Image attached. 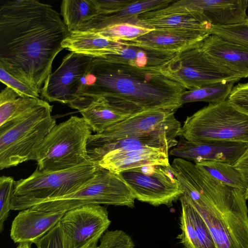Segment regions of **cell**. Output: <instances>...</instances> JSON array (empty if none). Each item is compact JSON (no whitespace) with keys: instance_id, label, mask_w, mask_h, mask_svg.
Segmentation results:
<instances>
[{"instance_id":"6da1fadb","label":"cell","mask_w":248,"mask_h":248,"mask_svg":"<svg viewBox=\"0 0 248 248\" xmlns=\"http://www.w3.org/2000/svg\"><path fill=\"white\" fill-rule=\"evenodd\" d=\"M70 32L49 4L36 0L7 1L0 6V65L41 93Z\"/></svg>"},{"instance_id":"7a4b0ae2","label":"cell","mask_w":248,"mask_h":248,"mask_svg":"<svg viewBox=\"0 0 248 248\" xmlns=\"http://www.w3.org/2000/svg\"><path fill=\"white\" fill-rule=\"evenodd\" d=\"M186 90L165 68H140L93 58L81 97L104 98L130 114L157 109L175 112L183 105Z\"/></svg>"},{"instance_id":"3957f363","label":"cell","mask_w":248,"mask_h":248,"mask_svg":"<svg viewBox=\"0 0 248 248\" xmlns=\"http://www.w3.org/2000/svg\"><path fill=\"white\" fill-rule=\"evenodd\" d=\"M189 203L206 224L217 248H248V208L245 193L197 169L180 181Z\"/></svg>"},{"instance_id":"277c9868","label":"cell","mask_w":248,"mask_h":248,"mask_svg":"<svg viewBox=\"0 0 248 248\" xmlns=\"http://www.w3.org/2000/svg\"><path fill=\"white\" fill-rule=\"evenodd\" d=\"M53 106L42 100L22 115L0 126V169L35 160L44 139L56 124Z\"/></svg>"},{"instance_id":"5b68a950","label":"cell","mask_w":248,"mask_h":248,"mask_svg":"<svg viewBox=\"0 0 248 248\" xmlns=\"http://www.w3.org/2000/svg\"><path fill=\"white\" fill-rule=\"evenodd\" d=\"M100 168L91 160L57 171H41L37 167L28 177L15 181L11 210L21 211L75 192L93 178Z\"/></svg>"},{"instance_id":"8992f818","label":"cell","mask_w":248,"mask_h":248,"mask_svg":"<svg viewBox=\"0 0 248 248\" xmlns=\"http://www.w3.org/2000/svg\"><path fill=\"white\" fill-rule=\"evenodd\" d=\"M180 136L196 142L248 143V115L227 99L209 104L186 117L181 126Z\"/></svg>"},{"instance_id":"52a82bcc","label":"cell","mask_w":248,"mask_h":248,"mask_svg":"<svg viewBox=\"0 0 248 248\" xmlns=\"http://www.w3.org/2000/svg\"><path fill=\"white\" fill-rule=\"evenodd\" d=\"M92 132L84 119L77 116L56 124L38 150V169L45 171L63 170L90 160L87 144Z\"/></svg>"},{"instance_id":"ba28073f","label":"cell","mask_w":248,"mask_h":248,"mask_svg":"<svg viewBox=\"0 0 248 248\" xmlns=\"http://www.w3.org/2000/svg\"><path fill=\"white\" fill-rule=\"evenodd\" d=\"M135 198L121 173L101 168L89 182L77 191L31 208L45 211L66 212L89 204L133 208Z\"/></svg>"},{"instance_id":"9c48e42d","label":"cell","mask_w":248,"mask_h":248,"mask_svg":"<svg viewBox=\"0 0 248 248\" xmlns=\"http://www.w3.org/2000/svg\"><path fill=\"white\" fill-rule=\"evenodd\" d=\"M201 43L176 53L164 68L186 90L220 82L235 83L242 78L206 53Z\"/></svg>"},{"instance_id":"30bf717a","label":"cell","mask_w":248,"mask_h":248,"mask_svg":"<svg viewBox=\"0 0 248 248\" xmlns=\"http://www.w3.org/2000/svg\"><path fill=\"white\" fill-rule=\"evenodd\" d=\"M120 173L135 199L155 206L170 207L183 194L170 165L145 166Z\"/></svg>"},{"instance_id":"8fae6325","label":"cell","mask_w":248,"mask_h":248,"mask_svg":"<svg viewBox=\"0 0 248 248\" xmlns=\"http://www.w3.org/2000/svg\"><path fill=\"white\" fill-rule=\"evenodd\" d=\"M93 58L71 52L58 68L46 79L41 96L48 102L67 104L74 108L81 99V92L86 83Z\"/></svg>"},{"instance_id":"7c38bea8","label":"cell","mask_w":248,"mask_h":248,"mask_svg":"<svg viewBox=\"0 0 248 248\" xmlns=\"http://www.w3.org/2000/svg\"><path fill=\"white\" fill-rule=\"evenodd\" d=\"M175 112L157 109L133 114L104 132L92 134L88 139L87 144L158 134L179 137L182 125L175 117Z\"/></svg>"},{"instance_id":"4fadbf2b","label":"cell","mask_w":248,"mask_h":248,"mask_svg":"<svg viewBox=\"0 0 248 248\" xmlns=\"http://www.w3.org/2000/svg\"><path fill=\"white\" fill-rule=\"evenodd\" d=\"M60 223L65 248H88L97 246L111 221L106 207L89 204L66 211Z\"/></svg>"},{"instance_id":"5bb4252c","label":"cell","mask_w":248,"mask_h":248,"mask_svg":"<svg viewBox=\"0 0 248 248\" xmlns=\"http://www.w3.org/2000/svg\"><path fill=\"white\" fill-rule=\"evenodd\" d=\"M177 144L169 155L186 160L200 162L204 161L222 162L234 165L248 148V143L236 142L210 141H191L180 136Z\"/></svg>"},{"instance_id":"9a60e30c","label":"cell","mask_w":248,"mask_h":248,"mask_svg":"<svg viewBox=\"0 0 248 248\" xmlns=\"http://www.w3.org/2000/svg\"><path fill=\"white\" fill-rule=\"evenodd\" d=\"M171 3L163 8L138 15L132 24L154 30H197L210 32L212 25L202 13Z\"/></svg>"},{"instance_id":"2e32d148","label":"cell","mask_w":248,"mask_h":248,"mask_svg":"<svg viewBox=\"0 0 248 248\" xmlns=\"http://www.w3.org/2000/svg\"><path fill=\"white\" fill-rule=\"evenodd\" d=\"M175 54L121 40L104 49L97 58L140 68L163 69Z\"/></svg>"},{"instance_id":"e0dca14e","label":"cell","mask_w":248,"mask_h":248,"mask_svg":"<svg viewBox=\"0 0 248 248\" xmlns=\"http://www.w3.org/2000/svg\"><path fill=\"white\" fill-rule=\"evenodd\" d=\"M171 4L201 12L212 26L238 24L248 16V0H181Z\"/></svg>"},{"instance_id":"ac0fdd59","label":"cell","mask_w":248,"mask_h":248,"mask_svg":"<svg viewBox=\"0 0 248 248\" xmlns=\"http://www.w3.org/2000/svg\"><path fill=\"white\" fill-rule=\"evenodd\" d=\"M65 213L31 207L21 210L12 222L11 238L16 243H35L61 220Z\"/></svg>"},{"instance_id":"d6986e66","label":"cell","mask_w":248,"mask_h":248,"mask_svg":"<svg viewBox=\"0 0 248 248\" xmlns=\"http://www.w3.org/2000/svg\"><path fill=\"white\" fill-rule=\"evenodd\" d=\"M169 152L162 148L149 147L116 150L106 154L98 164L102 168L119 173L145 166H169Z\"/></svg>"},{"instance_id":"ffe728a7","label":"cell","mask_w":248,"mask_h":248,"mask_svg":"<svg viewBox=\"0 0 248 248\" xmlns=\"http://www.w3.org/2000/svg\"><path fill=\"white\" fill-rule=\"evenodd\" d=\"M210 35L206 30H153L131 40L134 44L166 52L176 53L202 42Z\"/></svg>"},{"instance_id":"44dd1931","label":"cell","mask_w":248,"mask_h":248,"mask_svg":"<svg viewBox=\"0 0 248 248\" xmlns=\"http://www.w3.org/2000/svg\"><path fill=\"white\" fill-rule=\"evenodd\" d=\"M176 136L158 134L137 138H126L110 141L87 144L88 156L91 160L98 163L108 153L116 150H126L140 147L162 148L169 151L178 143Z\"/></svg>"},{"instance_id":"7402d4cb","label":"cell","mask_w":248,"mask_h":248,"mask_svg":"<svg viewBox=\"0 0 248 248\" xmlns=\"http://www.w3.org/2000/svg\"><path fill=\"white\" fill-rule=\"evenodd\" d=\"M200 46L213 59L242 78H248V49L212 34L206 37Z\"/></svg>"},{"instance_id":"603a6c76","label":"cell","mask_w":248,"mask_h":248,"mask_svg":"<svg viewBox=\"0 0 248 248\" xmlns=\"http://www.w3.org/2000/svg\"><path fill=\"white\" fill-rule=\"evenodd\" d=\"M79 111L96 133L104 132L132 115L118 109L102 97L85 100Z\"/></svg>"},{"instance_id":"cb8c5ba5","label":"cell","mask_w":248,"mask_h":248,"mask_svg":"<svg viewBox=\"0 0 248 248\" xmlns=\"http://www.w3.org/2000/svg\"><path fill=\"white\" fill-rule=\"evenodd\" d=\"M172 0H132L126 5L111 13L100 15L80 31L97 28L122 23H133L138 15L163 8L174 2Z\"/></svg>"},{"instance_id":"d4e9b609","label":"cell","mask_w":248,"mask_h":248,"mask_svg":"<svg viewBox=\"0 0 248 248\" xmlns=\"http://www.w3.org/2000/svg\"><path fill=\"white\" fill-rule=\"evenodd\" d=\"M63 21L70 32L80 31L99 16L96 0H63L61 4Z\"/></svg>"},{"instance_id":"484cf974","label":"cell","mask_w":248,"mask_h":248,"mask_svg":"<svg viewBox=\"0 0 248 248\" xmlns=\"http://www.w3.org/2000/svg\"><path fill=\"white\" fill-rule=\"evenodd\" d=\"M42 100L20 97L13 89L6 86L0 93V126L27 112Z\"/></svg>"},{"instance_id":"4316f807","label":"cell","mask_w":248,"mask_h":248,"mask_svg":"<svg viewBox=\"0 0 248 248\" xmlns=\"http://www.w3.org/2000/svg\"><path fill=\"white\" fill-rule=\"evenodd\" d=\"M196 166L213 178L224 184L245 192L247 186L240 172L233 165L229 163L204 161L194 163Z\"/></svg>"},{"instance_id":"83f0119b","label":"cell","mask_w":248,"mask_h":248,"mask_svg":"<svg viewBox=\"0 0 248 248\" xmlns=\"http://www.w3.org/2000/svg\"><path fill=\"white\" fill-rule=\"evenodd\" d=\"M234 84L233 82H220L197 89L186 90L181 98L182 104L194 102L213 104L223 101L228 99Z\"/></svg>"},{"instance_id":"f1b7e54d","label":"cell","mask_w":248,"mask_h":248,"mask_svg":"<svg viewBox=\"0 0 248 248\" xmlns=\"http://www.w3.org/2000/svg\"><path fill=\"white\" fill-rule=\"evenodd\" d=\"M153 30L130 23H122L85 31H93L112 41L118 42L135 39Z\"/></svg>"},{"instance_id":"f546056e","label":"cell","mask_w":248,"mask_h":248,"mask_svg":"<svg viewBox=\"0 0 248 248\" xmlns=\"http://www.w3.org/2000/svg\"><path fill=\"white\" fill-rule=\"evenodd\" d=\"M217 35L248 49V19L227 26H212L210 35Z\"/></svg>"},{"instance_id":"4dcf8cb0","label":"cell","mask_w":248,"mask_h":248,"mask_svg":"<svg viewBox=\"0 0 248 248\" xmlns=\"http://www.w3.org/2000/svg\"><path fill=\"white\" fill-rule=\"evenodd\" d=\"M179 200L182 206L180 217L181 233L178 236L177 238L180 240L185 248H201L186 202L182 195Z\"/></svg>"},{"instance_id":"1f68e13d","label":"cell","mask_w":248,"mask_h":248,"mask_svg":"<svg viewBox=\"0 0 248 248\" xmlns=\"http://www.w3.org/2000/svg\"><path fill=\"white\" fill-rule=\"evenodd\" d=\"M15 181L10 176L0 178V232L4 230V223L9 214Z\"/></svg>"},{"instance_id":"d6a6232c","label":"cell","mask_w":248,"mask_h":248,"mask_svg":"<svg viewBox=\"0 0 248 248\" xmlns=\"http://www.w3.org/2000/svg\"><path fill=\"white\" fill-rule=\"evenodd\" d=\"M185 198L191 218L193 222L198 239L201 248H217L208 227L198 212L189 203L186 196Z\"/></svg>"},{"instance_id":"836d02e7","label":"cell","mask_w":248,"mask_h":248,"mask_svg":"<svg viewBox=\"0 0 248 248\" xmlns=\"http://www.w3.org/2000/svg\"><path fill=\"white\" fill-rule=\"evenodd\" d=\"M99 240V248H134L131 236L120 230L106 231Z\"/></svg>"},{"instance_id":"e575fe53","label":"cell","mask_w":248,"mask_h":248,"mask_svg":"<svg viewBox=\"0 0 248 248\" xmlns=\"http://www.w3.org/2000/svg\"><path fill=\"white\" fill-rule=\"evenodd\" d=\"M0 80L7 87L13 89L20 97L39 98V93L10 75L1 65Z\"/></svg>"},{"instance_id":"d590c367","label":"cell","mask_w":248,"mask_h":248,"mask_svg":"<svg viewBox=\"0 0 248 248\" xmlns=\"http://www.w3.org/2000/svg\"><path fill=\"white\" fill-rule=\"evenodd\" d=\"M34 244L37 248H65L60 221Z\"/></svg>"},{"instance_id":"8d00e7d4","label":"cell","mask_w":248,"mask_h":248,"mask_svg":"<svg viewBox=\"0 0 248 248\" xmlns=\"http://www.w3.org/2000/svg\"><path fill=\"white\" fill-rule=\"evenodd\" d=\"M227 100L248 115V82L238 83L234 86Z\"/></svg>"},{"instance_id":"74e56055","label":"cell","mask_w":248,"mask_h":248,"mask_svg":"<svg viewBox=\"0 0 248 248\" xmlns=\"http://www.w3.org/2000/svg\"><path fill=\"white\" fill-rule=\"evenodd\" d=\"M132 0H96L100 15L115 12L129 3Z\"/></svg>"},{"instance_id":"f35d334b","label":"cell","mask_w":248,"mask_h":248,"mask_svg":"<svg viewBox=\"0 0 248 248\" xmlns=\"http://www.w3.org/2000/svg\"><path fill=\"white\" fill-rule=\"evenodd\" d=\"M233 165L240 172L246 183L247 189L245 196L248 200V148Z\"/></svg>"},{"instance_id":"ab89813d","label":"cell","mask_w":248,"mask_h":248,"mask_svg":"<svg viewBox=\"0 0 248 248\" xmlns=\"http://www.w3.org/2000/svg\"><path fill=\"white\" fill-rule=\"evenodd\" d=\"M88 248H99V246H96L91 247Z\"/></svg>"},{"instance_id":"60d3db41","label":"cell","mask_w":248,"mask_h":248,"mask_svg":"<svg viewBox=\"0 0 248 248\" xmlns=\"http://www.w3.org/2000/svg\"></svg>"}]
</instances>
